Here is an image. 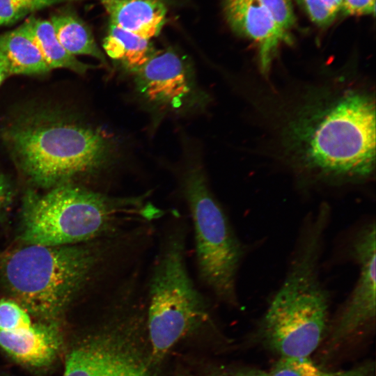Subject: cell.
Wrapping results in <instances>:
<instances>
[{"mask_svg":"<svg viewBox=\"0 0 376 376\" xmlns=\"http://www.w3.org/2000/svg\"><path fill=\"white\" fill-rule=\"evenodd\" d=\"M137 226L94 241L64 246L26 244L6 253L0 275L12 297L39 322L58 323L75 297L102 270L136 264L148 242Z\"/></svg>","mask_w":376,"mask_h":376,"instance_id":"cell-1","label":"cell"},{"mask_svg":"<svg viewBox=\"0 0 376 376\" xmlns=\"http://www.w3.org/2000/svg\"><path fill=\"white\" fill-rule=\"evenodd\" d=\"M298 166L326 181L368 178L375 164V107L355 89L329 91L301 107L287 130Z\"/></svg>","mask_w":376,"mask_h":376,"instance_id":"cell-2","label":"cell"},{"mask_svg":"<svg viewBox=\"0 0 376 376\" xmlns=\"http://www.w3.org/2000/svg\"><path fill=\"white\" fill-rule=\"evenodd\" d=\"M164 214L148 194L112 196L69 182L43 194L26 193L19 237L25 244H77L151 224Z\"/></svg>","mask_w":376,"mask_h":376,"instance_id":"cell-3","label":"cell"},{"mask_svg":"<svg viewBox=\"0 0 376 376\" xmlns=\"http://www.w3.org/2000/svg\"><path fill=\"white\" fill-rule=\"evenodd\" d=\"M328 214L324 205L311 221L262 318L260 339L280 358L309 357L327 331L329 298L320 281L318 265Z\"/></svg>","mask_w":376,"mask_h":376,"instance_id":"cell-4","label":"cell"},{"mask_svg":"<svg viewBox=\"0 0 376 376\" xmlns=\"http://www.w3.org/2000/svg\"><path fill=\"white\" fill-rule=\"evenodd\" d=\"M2 136L19 168L43 188L93 173L109 156L99 131L56 110L25 112L3 128Z\"/></svg>","mask_w":376,"mask_h":376,"instance_id":"cell-5","label":"cell"},{"mask_svg":"<svg viewBox=\"0 0 376 376\" xmlns=\"http://www.w3.org/2000/svg\"><path fill=\"white\" fill-rule=\"evenodd\" d=\"M188 226L173 210L162 231L144 284L152 354L161 359L189 331L209 319L205 299L187 265Z\"/></svg>","mask_w":376,"mask_h":376,"instance_id":"cell-6","label":"cell"},{"mask_svg":"<svg viewBox=\"0 0 376 376\" xmlns=\"http://www.w3.org/2000/svg\"><path fill=\"white\" fill-rule=\"evenodd\" d=\"M180 187L192 222L198 278L219 299L236 305L242 244L201 167L187 169Z\"/></svg>","mask_w":376,"mask_h":376,"instance_id":"cell-7","label":"cell"},{"mask_svg":"<svg viewBox=\"0 0 376 376\" xmlns=\"http://www.w3.org/2000/svg\"><path fill=\"white\" fill-rule=\"evenodd\" d=\"M376 230L375 222L354 238L352 253L359 265L354 288L331 324L325 336L327 348L338 352L374 327L376 315Z\"/></svg>","mask_w":376,"mask_h":376,"instance_id":"cell-8","label":"cell"},{"mask_svg":"<svg viewBox=\"0 0 376 376\" xmlns=\"http://www.w3.org/2000/svg\"><path fill=\"white\" fill-rule=\"evenodd\" d=\"M62 376H153L136 347L122 335L89 336L68 353Z\"/></svg>","mask_w":376,"mask_h":376,"instance_id":"cell-9","label":"cell"},{"mask_svg":"<svg viewBox=\"0 0 376 376\" xmlns=\"http://www.w3.org/2000/svg\"><path fill=\"white\" fill-rule=\"evenodd\" d=\"M224 10L232 29L256 45L260 69L267 73L280 45L292 42L290 33L258 0H225Z\"/></svg>","mask_w":376,"mask_h":376,"instance_id":"cell-10","label":"cell"},{"mask_svg":"<svg viewBox=\"0 0 376 376\" xmlns=\"http://www.w3.org/2000/svg\"><path fill=\"white\" fill-rule=\"evenodd\" d=\"M134 73L139 91L155 102L174 104L181 102L190 91L185 65L171 49L156 51Z\"/></svg>","mask_w":376,"mask_h":376,"instance_id":"cell-11","label":"cell"},{"mask_svg":"<svg viewBox=\"0 0 376 376\" xmlns=\"http://www.w3.org/2000/svg\"><path fill=\"white\" fill-rule=\"evenodd\" d=\"M63 343L58 323L39 322L28 329L0 331V348L19 363L44 368L58 357Z\"/></svg>","mask_w":376,"mask_h":376,"instance_id":"cell-12","label":"cell"},{"mask_svg":"<svg viewBox=\"0 0 376 376\" xmlns=\"http://www.w3.org/2000/svg\"><path fill=\"white\" fill-rule=\"evenodd\" d=\"M110 24L140 37L157 36L166 20L167 8L162 0H100Z\"/></svg>","mask_w":376,"mask_h":376,"instance_id":"cell-13","label":"cell"},{"mask_svg":"<svg viewBox=\"0 0 376 376\" xmlns=\"http://www.w3.org/2000/svg\"><path fill=\"white\" fill-rule=\"evenodd\" d=\"M18 28L34 43L50 70L66 68L84 74L91 68L65 51L56 38L49 20L29 15Z\"/></svg>","mask_w":376,"mask_h":376,"instance_id":"cell-14","label":"cell"},{"mask_svg":"<svg viewBox=\"0 0 376 376\" xmlns=\"http://www.w3.org/2000/svg\"><path fill=\"white\" fill-rule=\"evenodd\" d=\"M0 54L12 75H43L50 69L38 49L18 27L0 34Z\"/></svg>","mask_w":376,"mask_h":376,"instance_id":"cell-15","label":"cell"},{"mask_svg":"<svg viewBox=\"0 0 376 376\" xmlns=\"http://www.w3.org/2000/svg\"><path fill=\"white\" fill-rule=\"evenodd\" d=\"M50 22L56 38L70 54L86 55L105 62L88 26L73 12L59 11L52 15Z\"/></svg>","mask_w":376,"mask_h":376,"instance_id":"cell-16","label":"cell"},{"mask_svg":"<svg viewBox=\"0 0 376 376\" xmlns=\"http://www.w3.org/2000/svg\"><path fill=\"white\" fill-rule=\"evenodd\" d=\"M103 49L111 58L133 72L146 63L156 52L149 39L112 24H109L104 38Z\"/></svg>","mask_w":376,"mask_h":376,"instance_id":"cell-17","label":"cell"},{"mask_svg":"<svg viewBox=\"0 0 376 376\" xmlns=\"http://www.w3.org/2000/svg\"><path fill=\"white\" fill-rule=\"evenodd\" d=\"M269 376H375V364L368 361L347 370H329L309 357L279 358Z\"/></svg>","mask_w":376,"mask_h":376,"instance_id":"cell-18","label":"cell"},{"mask_svg":"<svg viewBox=\"0 0 376 376\" xmlns=\"http://www.w3.org/2000/svg\"><path fill=\"white\" fill-rule=\"evenodd\" d=\"M75 0H0V27L15 24L45 8Z\"/></svg>","mask_w":376,"mask_h":376,"instance_id":"cell-19","label":"cell"},{"mask_svg":"<svg viewBox=\"0 0 376 376\" xmlns=\"http://www.w3.org/2000/svg\"><path fill=\"white\" fill-rule=\"evenodd\" d=\"M33 324L29 313L17 301L0 299V331H14L30 328Z\"/></svg>","mask_w":376,"mask_h":376,"instance_id":"cell-20","label":"cell"},{"mask_svg":"<svg viewBox=\"0 0 376 376\" xmlns=\"http://www.w3.org/2000/svg\"><path fill=\"white\" fill-rule=\"evenodd\" d=\"M310 19L325 26L331 24L340 13L342 0H295Z\"/></svg>","mask_w":376,"mask_h":376,"instance_id":"cell-21","label":"cell"},{"mask_svg":"<svg viewBox=\"0 0 376 376\" xmlns=\"http://www.w3.org/2000/svg\"><path fill=\"white\" fill-rule=\"evenodd\" d=\"M272 14L278 25L285 32L295 26L296 17L292 0H258Z\"/></svg>","mask_w":376,"mask_h":376,"instance_id":"cell-22","label":"cell"},{"mask_svg":"<svg viewBox=\"0 0 376 376\" xmlns=\"http://www.w3.org/2000/svg\"><path fill=\"white\" fill-rule=\"evenodd\" d=\"M340 13L344 15L375 14V0H342Z\"/></svg>","mask_w":376,"mask_h":376,"instance_id":"cell-23","label":"cell"},{"mask_svg":"<svg viewBox=\"0 0 376 376\" xmlns=\"http://www.w3.org/2000/svg\"><path fill=\"white\" fill-rule=\"evenodd\" d=\"M212 376H269L268 372L251 367L219 368Z\"/></svg>","mask_w":376,"mask_h":376,"instance_id":"cell-24","label":"cell"},{"mask_svg":"<svg viewBox=\"0 0 376 376\" xmlns=\"http://www.w3.org/2000/svg\"><path fill=\"white\" fill-rule=\"evenodd\" d=\"M12 192L8 180L0 174V217L6 212L12 202Z\"/></svg>","mask_w":376,"mask_h":376,"instance_id":"cell-25","label":"cell"},{"mask_svg":"<svg viewBox=\"0 0 376 376\" xmlns=\"http://www.w3.org/2000/svg\"><path fill=\"white\" fill-rule=\"evenodd\" d=\"M10 75L6 63L0 54V85Z\"/></svg>","mask_w":376,"mask_h":376,"instance_id":"cell-26","label":"cell"}]
</instances>
